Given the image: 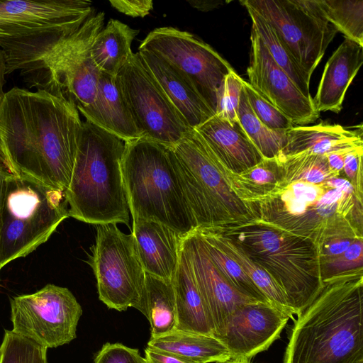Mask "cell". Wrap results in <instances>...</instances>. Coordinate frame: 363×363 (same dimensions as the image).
Segmentation results:
<instances>
[{
    "label": "cell",
    "instance_id": "1",
    "mask_svg": "<svg viewBox=\"0 0 363 363\" xmlns=\"http://www.w3.org/2000/svg\"><path fill=\"white\" fill-rule=\"evenodd\" d=\"M82 123L77 108L65 99L42 89L13 87L0 107V167L65 192Z\"/></svg>",
    "mask_w": 363,
    "mask_h": 363
},
{
    "label": "cell",
    "instance_id": "2",
    "mask_svg": "<svg viewBox=\"0 0 363 363\" xmlns=\"http://www.w3.org/2000/svg\"><path fill=\"white\" fill-rule=\"evenodd\" d=\"M323 284L294 322L284 363L363 362V268Z\"/></svg>",
    "mask_w": 363,
    "mask_h": 363
},
{
    "label": "cell",
    "instance_id": "3",
    "mask_svg": "<svg viewBox=\"0 0 363 363\" xmlns=\"http://www.w3.org/2000/svg\"><path fill=\"white\" fill-rule=\"evenodd\" d=\"M245 205L253 221L308 240L319 249L333 238L362 239V196L324 183L281 181Z\"/></svg>",
    "mask_w": 363,
    "mask_h": 363
},
{
    "label": "cell",
    "instance_id": "4",
    "mask_svg": "<svg viewBox=\"0 0 363 363\" xmlns=\"http://www.w3.org/2000/svg\"><path fill=\"white\" fill-rule=\"evenodd\" d=\"M125 142L86 121L65 199L69 217L93 224L130 222L122 162Z\"/></svg>",
    "mask_w": 363,
    "mask_h": 363
},
{
    "label": "cell",
    "instance_id": "5",
    "mask_svg": "<svg viewBox=\"0 0 363 363\" xmlns=\"http://www.w3.org/2000/svg\"><path fill=\"white\" fill-rule=\"evenodd\" d=\"M122 169L133 218L160 222L184 237L196 228L172 147L145 138L125 142Z\"/></svg>",
    "mask_w": 363,
    "mask_h": 363
},
{
    "label": "cell",
    "instance_id": "6",
    "mask_svg": "<svg viewBox=\"0 0 363 363\" xmlns=\"http://www.w3.org/2000/svg\"><path fill=\"white\" fill-rule=\"evenodd\" d=\"M213 228L237 243L271 276L297 315L322 290L319 248L311 241L253 220Z\"/></svg>",
    "mask_w": 363,
    "mask_h": 363
},
{
    "label": "cell",
    "instance_id": "7",
    "mask_svg": "<svg viewBox=\"0 0 363 363\" xmlns=\"http://www.w3.org/2000/svg\"><path fill=\"white\" fill-rule=\"evenodd\" d=\"M172 150L196 228L236 225L253 220L233 191L227 169L195 129L189 130Z\"/></svg>",
    "mask_w": 363,
    "mask_h": 363
},
{
    "label": "cell",
    "instance_id": "8",
    "mask_svg": "<svg viewBox=\"0 0 363 363\" xmlns=\"http://www.w3.org/2000/svg\"><path fill=\"white\" fill-rule=\"evenodd\" d=\"M68 217L64 191L10 174L1 214V269L47 242Z\"/></svg>",
    "mask_w": 363,
    "mask_h": 363
},
{
    "label": "cell",
    "instance_id": "9",
    "mask_svg": "<svg viewBox=\"0 0 363 363\" xmlns=\"http://www.w3.org/2000/svg\"><path fill=\"white\" fill-rule=\"evenodd\" d=\"M95 244L89 264L94 273L99 299L118 311L140 310L145 272L132 234L123 233L116 223L96 225Z\"/></svg>",
    "mask_w": 363,
    "mask_h": 363
},
{
    "label": "cell",
    "instance_id": "10",
    "mask_svg": "<svg viewBox=\"0 0 363 363\" xmlns=\"http://www.w3.org/2000/svg\"><path fill=\"white\" fill-rule=\"evenodd\" d=\"M274 28L296 62L311 77L337 30L318 0H242Z\"/></svg>",
    "mask_w": 363,
    "mask_h": 363
},
{
    "label": "cell",
    "instance_id": "11",
    "mask_svg": "<svg viewBox=\"0 0 363 363\" xmlns=\"http://www.w3.org/2000/svg\"><path fill=\"white\" fill-rule=\"evenodd\" d=\"M10 305L12 330L47 349L77 337L82 308L67 288L48 284L33 294L13 297Z\"/></svg>",
    "mask_w": 363,
    "mask_h": 363
},
{
    "label": "cell",
    "instance_id": "12",
    "mask_svg": "<svg viewBox=\"0 0 363 363\" xmlns=\"http://www.w3.org/2000/svg\"><path fill=\"white\" fill-rule=\"evenodd\" d=\"M138 50L152 52L177 69L216 113L218 89L234 69L211 46L189 32L160 27L148 33Z\"/></svg>",
    "mask_w": 363,
    "mask_h": 363
},
{
    "label": "cell",
    "instance_id": "13",
    "mask_svg": "<svg viewBox=\"0 0 363 363\" xmlns=\"http://www.w3.org/2000/svg\"><path fill=\"white\" fill-rule=\"evenodd\" d=\"M118 77L142 138L172 147L191 129L145 68L138 52Z\"/></svg>",
    "mask_w": 363,
    "mask_h": 363
},
{
    "label": "cell",
    "instance_id": "14",
    "mask_svg": "<svg viewBox=\"0 0 363 363\" xmlns=\"http://www.w3.org/2000/svg\"><path fill=\"white\" fill-rule=\"evenodd\" d=\"M94 12L89 0L0 1V40L71 33Z\"/></svg>",
    "mask_w": 363,
    "mask_h": 363
},
{
    "label": "cell",
    "instance_id": "15",
    "mask_svg": "<svg viewBox=\"0 0 363 363\" xmlns=\"http://www.w3.org/2000/svg\"><path fill=\"white\" fill-rule=\"evenodd\" d=\"M248 83L286 116L294 125L315 122L320 116L313 98L306 97L274 62L254 28L250 33Z\"/></svg>",
    "mask_w": 363,
    "mask_h": 363
},
{
    "label": "cell",
    "instance_id": "16",
    "mask_svg": "<svg viewBox=\"0 0 363 363\" xmlns=\"http://www.w3.org/2000/svg\"><path fill=\"white\" fill-rule=\"evenodd\" d=\"M289 318L270 303H245L233 311L224 333L217 339L228 348L232 360L248 362L269 347Z\"/></svg>",
    "mask_w": 363,
    "mask_h": 363
},
{
    "label": "cell",
    "instance_id": "17",
    "mask_svg": "<svg viewBox=\"0 0 363 363\" xmlns=\"http://www.w3.org/2000/svg\"><path fill=\"white\" fill-rule=\"evenodd\" d=\"M216 338L224 333L233 311L240 305L257 301L238 291L208 257L200 238L192 231L182 240Z\"/></svg>",
    "mask_w": 363,
    "mask_h": 363
},
{
    "label": "cell",
    "instance_id": "18",
    "mask_svg": "<svg viewBox=\"0 0 363 363\" xmlns=\"http://www.w3.org/2000/svg\"><path fill=\"white\" fill-rule=\"evenodd\" d=\"M131 234L145 272L172 280L184 236L160 222L140 218H133Z\"/></svg>",
    "mask_w": 363,
    "mask_h": 363
},
{
    "label": "cell",
    "instance_id": "19",
    "mask_svg": "<svg viewBox=\"0 0 363 363\" xmlns=\"http://www.w3.org/2000/svg\"><path fill=\"white\" fill-rule=\"evenodd\" d=\"M140 60L168 100L190 128L195 129L215 113L194 85L152 52L138 50Z\"/></svg>",
    "mask_w": 363,
    "mask_h": 363
},
{
    "label": "cell",
    "instance_id": "20",
    "mask_svg": "<svg viewBox=\"0 0 363 363\" xmlns=\"http://www.w3.org/2000/svg\"><path fill=\"white\" fill-rule=\"evenodd\" d=\"M195 130L230 172L241 173L264 159L239 121L230 123L214 115Z\"/></svg>",
    "mask_w": 363,
    "mask_h": 363
},
{
    "label": "cell",
    "instance_id": "21",
    "mask_svg": "<svg viewBox=\"0 0 363 363\" xmlns=\"http://www.w3.org/2000/svg\"><path fill=\"white\" fill-rule=\"evenodd\" d=\"M86 121L125 142L142 138L123 92L119 78L100 73L94 103L79 112Z\"/></svg>",
    "mask_w": 363,
    "mask_h": 363
},
{
    "label": "cell",
    "instance_id": "22",
    "mask_svg": "<svg viewBox=\"0 0 363 363\" xmlns=\"http://www.w3.org/2000/svg\"><path fill=\"white\" fill-rule=\"evenodd\" d=\"M363 62V46L345 38L328 60L313 100L317 111L338 113Z\"/></svg>",
    "mask_w": 363,
    "mask_h": 363
},
{
    "label": "cell",
    "instance_id": "23",
    "mask_svg": "<svg viewBox=\"0 0 363 363\" xmlns=\"http://www.w3.org/2000/svg\"><path fill=\"white\" fill-rule=\"evenodd\" d=\"M362 147V127L349 130L339 124L322 122L314 125H294L286 130V143L279 156L303 152L326 155Z\"/></svg>",
    "mask_w": 363,
    "mask_h": 363
},
{
    "label": "cell",
    "instance_id": "24",
    "mask_svg": "<svg viewBox=\"0 0 363 363\" xmlns=\"http://www.w3.org/2000/svg\"><path fill=\"white\" fill-rule=\"evenodd\" d=\"M172 282L176 301V329L213 335L212 323L195 281L189 257L182 246Z\"/></svg>",
    "mask_w": 363,
    "mask_h": 363
},
{
    "label": "cell",
    "instance_id": "25",
    "mask_svg": "<svg viewBox=\"0 0 363 363\" xmlns=\"http://www.w3.org/2000/svg\"><path fill=\"white\" fill-rule=\"evenodd\" d=\"M147 346L175 355L189 363H224L231 359L228 348L213 335L174 329L150 339Z\"/></svg>",
    "mask_w": 363,
    "mask_h": 363
},
{
    "label": "cell",
    "instance_id": "26",
    "mask_svg": "<svg viewBox=\"0 0 363 363\" xmlns=\"http://www.w3.org/2000/svg\"><path fill=\"white\" fill-rule=\"evenodd\" d=\"M193 231L214 243L235 260L272 305L282 311L289 318L296 315L281 289L264 269L245 255L237 243L213 228H197Z\"/></svg>",
    "mask_w": 363,
    "mask_h": 363
},
{
    "label": "cell",
    "instance_id": "27",
    "mask_svg": "<svg viewBox=\"0 0 363 363\" xmlns=\"http://www.w3.org/2000/svg\"><path fill=\"white\" fill-rule=\"evenodd\" d=\"M139 30L111 19L96 35L91 56L100 72L117 76L133 55L131 45Z\"/></svg>",
    "mask_w": 363,
    "mask_h": 363
},
{
    "label": "cell",
    "instance_id": "28",
    "mask_svg": "<svg viewBox=\"0 0 363 363\" xmlns=\"http://www.w3.org/2000/svg\"><path fill=\"white\" fill-rule=\"evenodd\" d=\"M139 311L150 324L151 338L164 335L176 329V301L172 280L145 273V289Z\"/></svg>",
    "mask_w": 363,
    "mask_h": 363
},
{
    "label": "cell",
    "instance_id": "29",
    "mask_svg": "<svg viewBox=\"0 0 363 363\" xmlns=\"http://www.w3.org/2000/svg\"><path fill=\"white\" fill-rule=\"evenodd\" d=\"M242 6L246 8L251 18L252 27L256 30L274 62L289 76L306 97L312 99L309 89L311 78L296 62L274 28L253 9L247 5Z\"/></svg>",
    "mask_w": 363,
    "mask_h": 363
},
{
    "label": "cell",
    "instance_id": "30",
    "mask_svg": "<svg viewBox=\"0 0 363 363\" xmlns=\"http://www.w3.org/2000/svg\"><path fill=\"white\" fill-rule=\"evenodd\" d=\"M227 177L234 193L245 203L272 191L283 178L278 157L264 158L260 162L239 174L227 169Z\"/></svg>",
    "mask_w": 363,
    "mask_h": 363
},
{
    "label": "cell",
    "instance_id": "31",
    "mask_svg": "<svg viewBox=\"0 0 363 363\" xmlns=\"http://www.w3.org/2000/svg\"><path fill=\"white\" fill-rule=\"evenodd\" d=\"M238 119L244 132L263 158L278 157L285 145L286 131L269 129L255 116L242 89L238 109Z\"/></svg>",
    "mask_w": 363,
    "mask_h": 363
},
{
    "label": "cell",
    "instance_id": "32",
    "mask_svg": "<svg viewBox=\"0 0 363 363\" xmlns=\"http://www.w3.org/2000/svg\"><path fill=\"white\" fill-rule=\"evenodd\" d=\"M282 168L284 182L303 181L320 184L340 176L329 166L325 155L303 152L278 156Z\"/></svg>",
    "mask_w": 363,
    "mask_h": 363
},
{
    "label": "cell",
    "instance_id": "33",
    "mask_svg": "<svg viewBox=\"0 0 363 363\" xmlns=\"http://www.w3.org/2000/svg\"><path fill=\"white\" fill-rule=\"evenodd\" d=\"M328 21L345 38L363 46V1L318 0Z\"/></svg>",
    "mask_w": 363,
    "mask_h": 363
},
{
    "label": "cell",
    "instance_id": "34",
    "mask_svg": "<svg viewBox=\"0 0 363 363\" xmlns=\"http://www.w3.org/2000/svg\"><path fill=\"white\" fill-rule=\"evenodd\" d=\"M195 234L201 240L210 259L233 287L253 300L270 303L235 260L214 243Z\"/></svg>",
    "mask_w": 363,
    "mask_h": 363
},
{
    "label": "cell",
    "instance_id": "35",
    "mask_svg": "<svg viewBox=\"0 0 363 363\" xmlns=\"http://www.w3.org/2000/svg\"><path fill=\"white\" fill-rule=\"evenodd\" d=\"M47 348L11 330H5L0 363H47Z\"/></svg>",
    "mask_w": 363,
    "mask_h": 363
},
{
    "label": "cell",
    "instance_id": "36",
    "mask_svg": "<svg viewBox=\"0 0 363 363\" xmlns=\"http://www.w3.org/2000/svg\"><path fill=\"white\" fill-rule=\"evenodd\" d=\"M242 84L250 106L264 125L278 131H286L294 126L286 116L259 94L248 82L242 79Z\"/></svg>",
    "mask_w": 363,
    "mask_h": 363
},
{
    "label": "cell",
    "instance_id": "37",
    "mask_svg": "<svg viewBox=\"0 0 363 363\" xmlns=\"http://www.w3.org/2000/svg\"><path fill=\"white\" fill-rule=\"evenodd\" d=\"M242 80V78L233 70L224 77L217 91L215 115L230 123L238 121Z\"/></svg>",
    "mask_w": 363,
    "mask_h": 363
},
{
    "label": "cell",
    "instance_id": "38",
    "mask_svg": "<svg viewBox=\"0 0 363 363\" xmlns=\"http://www.w3.org/2000/svg\"><path fill=\"white\" fill-rule=\"evenodd\" d=\"M322 281L347 271L363 268V241L356 239L337 257L320 262Z\"/></svg>",
    "mask_w": 363,
    "mask_h": 363
},
{
    "label": "cell",
    "instance_id": "39",
    "mask_svg": "<svg viewBox=\"0 0 363 363\" xmlns=\"http://www.w3.org/2000/svg\"><path fill=\"white\" fill-rule=\"evenodd\" d=\"M94 363H147L138 349L121 343L104 344L96 354Z\"/></svg>",
    "mask_w": 363,
    "mask_h": 363
},
{
    "label": "cell",
    "instance_id": "40",
    "mask_svg": "<svg viewBox=\"0 0 363 363\" xmlns=\"http://www.w3.org/2000/svg\"><path fill=\"white\" fill-rule=\"evenodd\" d=\"M363 147L349 152L344 160L342 172L353 185L357 193L362 194Z\"/></svg>",
    "mask_w": 363,
    "mask_h": 363
},
{
    "label": "cell",
    "instance_id": "41",
    "mask_svg": "<svg viewBox=\"0 0 363 363\" xmlns=\"http://www.w3.org/2000/svg\"><path fill=\"white\" fill-rule=\"evenodd\" d=\"M111 5L121 13L132 17H145L153 8L152 0H111Z\"/></svg>",
    "mask_w": 363,
    "mask_h": 363
},
{
    "label": "cell",
    "instance_id": "42",
    "mask_svg": "<svg viewBox=\"0 0 363 363\" xmlns=\"http://www.w3.org/2000/svg\"><path fill=\"white\" fill-rule=\"evenodd\" d=\"M356 239L336 237L325 240L319 249L320 262L342 254Z\"/></svg>",
    "mask_w": 363,
    "mask_h": 363
},
{
    "label": "cell",
    "instance_id": "43",
    "mask_svg": "<svg viewBox=\"0 0 363 363\" xmlns=\"http://www.w3.org/2000/svg\"><path fill=\"white\" fill-rule=\"evenodd\" d=\"M147 363H189L175 355L147 346L145 350Z\"/></svg>",
    "mask_w": 363,
    "mask_h": 363
},
{
    "label": "cell",
    "instance_id": "44",
    "mask_svg": "<svg viewBox=\"0 0 363 363\" xmlns=\"http://www.w3.org/2000/svg\"><path fill=\"white\" fill-rule=\"evenodd\" d=\"M324 184L329 187L337 189L345 194L362 195L356 192L353 185L348 179L340 177V176L332 178Z\"/></svg>",
    "mask_w": 363,
    "mask_h": 363
},
{
    "label": "cell",
    "instance_id": "45",
    "mask_svg": "<svg viewBox=\"0 0 363 363\" xmlns=\"http://www.w3.org/2000/svg\"><path fill=\"white\" fill-rule=\"evenodd\" d=\"M360 148V147H359ZM357 149V148H356ZM354 150V149H353ZM337 151L326 155L330 167L335 172L341 174L343 169L344 160L346 155L351 150Z\"/></svg>",
    "mask_w": 363,
    "mask_h": 363
},
{
    "label": "cell",
    "instance_id": "46",
    "mask_svg": "<svg viewBox=\"0 0 363 363\" xmlns=\"http://www.w3.org/2000/svg\"><path fill=\"white\" fill-rule=\"evenodd\" d=\"M187 2L194 8L201 11H210L222 6L225 1L215 0H190Z\"/></svg>",
    "mask_w": 363,
    "mask_h": 363
},
{
    "label": "cell",
    "instance_id": "47",
    "mask_svg": "<svg viewBox=\"0 0 363 363\" xmlns=\"http://www.w3.org/2000/svg\"><path fill=\"white\" fill-rule=\"evenodd\" d=\"M9 174L7 173L2 167H0V233H1V214L2 209L6 195V186H7V180L9 177ZM1 267H0V273H1ZM1 282V277H0Z\"/></svg>",
    "mask_w": 363,
    "mask_h": 363
},
{
    "label": "cell",
    "instance_id": "48",
    "mask_svg": "<svg viewBox=\"0 0 363 363\" xmlns=\"http://www.w3.org/2000/svg\"><path fill=\"white\" fill-rule=\"evenodd\" d=\"M6 74V62L5 55L3 50L0 47V107L4 99L5 92L3 87L6 84L5 75Z\"/></svg>",
    "mask_w": 363,
    "mask_h": 363
},
{
    "label": "cell",
    "instance_id": "49",
    "mask_svg": "<svg viewBox=\"0 0 363 363\" xmlns=\"http://www.w3.org/2000/svg\"><path fill=\"white\" fill-rule=\"evenodd\" d=\"M224 363H248V362H241V361H236V360H230Z\"/></svg>",
    "mask_w": 363,
    "mask_h": 363
},
{
    "label": "cell",
    "instance_id": "50",
    "mask_svg": "<svg viewBox=\"0 0 363 363\" xmlns=\"http://www.w3.org/2000/svg\"><path fill=\"white\" fill-rule=\"evenodd\" d=\"M360 363H363V362H360Z\"/></svg>",
    "mask_w": 363,
    "mask_h": 363
}]
</instances>
